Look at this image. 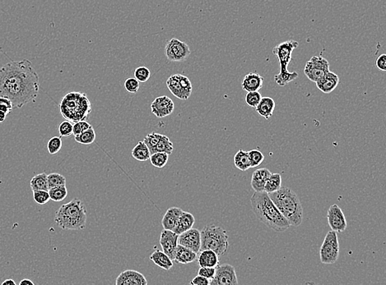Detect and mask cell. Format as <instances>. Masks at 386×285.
<instances>
[{
  "mask_svg": "<svg viewBox=\"0 0 386 285\" xmlns=\"http://www.w3.org/2000/svg\"><path fill=\"white\" fill-rule=\"evenodd\" d=\"M39 88V76L30 60L11 61L0 68V96L9 98L14 108L35 102Z\"/></svg>",
  "mask_w": 386,
  "mask_h": 285,
  "instance_id": "obj_1",
  "label": "cell"
},
{
  "mask_svg": "<svg viewBox=\"0 0 386 285\" xmlns=\"http://www.w3.org/2000/svg\"><path fill=\"white\" fill-rule=\"evenodd\" d=\"M251 208L255 216L268 228L276 232H284L290 224L271 200L266 192H254L250 198Z\"/></svg>",
  "mask_w": 386,
  "mask_h": 285,
  "instance_id": "obj_2",
  "label": "cell"
},
{
  "mask_svg": "<svg viewBox=\"0 0 386 285\" xmlns=\"http://www.w3.org/2000/svg\"><path fill=\"white\" fill-rule=\"evenodd\" d=\"M268 196L290 226H301L303 220V208L295 192L289 188H281Z\"/></svg>",
  "mask_w": 386,
  "mask_h": 285,
  "instance_id": "obj_3",
  "label": "cell"
},
{
  "mask_svg": "<svg viewBox=\"0 0 386 285\" xmlns=\"http://www.w3.org/2000/svg\"><path fill=\"white\" fill-rule=\"evenodd\" d=\"M87 220L88 214L85 206L78 198L61 206L55 216L56 226L65 230H84Z\"/></svg>",
  "mask_w": 386,
  "mask_h": 285,
  "instance_id": "obj_4",
  "label": "cell"
},
{
  "mask_svg": "<svg viewBox=\"0 0 386 285\" xmlns=\"http://www.w3.org/2000/svg\"><path fill=\"white\" fill-rule=\"evenodd\" d=\"M92 110L90 100L83 92H70L63 97L60 104V111L63 118L74 124L88 120Z\"/></svg>",
  "mask_w": 386,
  "mask_h": 285,
  "instance_id": "obj_5",
  "label": "cell"
},
{
  "mask_svg": "<svg viewBox=\"0 0 386 285\" xmlns=\"http://www.w3.org/2000/svg\"><path fill=\"white\" fill-rule=\"evenodd\" d=\"M201 234V250H212L217 255H225L229 246V237L227 231L214 224L206 226Z\"/></svg>",
  "mask_w": 386,
  "mask_h": 285,
  "instance_id": "obj_6",
  "label": "cell"
},
{
  "mask_svg": "<svg viewBox=\"0 0 386 285\" xmlns=\"http://www.w3.org/2000/svg\"><path fill=\"white\" fill-rule=\"evenodd\" d=\"M339 256V244L337 232L331 230L327 232L321 248L319 249V258L323 264H332L338 260Z\"/></svg>",
  "mask_w": 386,
  "mask_h": 285,
  "instance_id": "obj_7",
  "label": "cell"
},
{
  "mask_svg": "<svg viewBox=\"0 0 386 285\" xmlns=\"http://www.w3.org/2000/svg\"><path fill=\"white\" fill-rule=\"evenodd\" d=\"M167 86L174 96L181 100H187L192 94V83L182 74L171 75L167 79Z\"/></svg>",
  "mask_w": 386,
  "mask_h": 285,
  "instance_id": "obj_8",
  "label": "cell"
},
{
  "mask_svg": "<svg viewBox=\"0 0 386 285\" xmlns=\"http://www.w3.org/2000/svg\"><path fill=\"white\" fill-rule=\"evenodd\" d=\"M190 54L189 46L176 38L170 40L165 46V56L171 62H183L187 60Z\"/></svg>",
  "mask_w": 386,
  "mask_h": 285,
  "instance_id": "obj_9",
  "label": "cell"
},
{
  "mask_svg": "<svg viewBox=\"0 0 386 285\" xmlns=\"http://www.w3.org/2000/svg\"><path fill=\"white\" fill-rule=\"evenodd\" d=\"M329 70V62L322 56H313L306 64L304 74L313 82L321 78Z\"/></svg>",
  "mask_w": 386,
  "mask_h": 285,
  "instance_id": "obj_10",
  "label": "cell"
},
{
  "mask_svg": "<svg viewBox=\"0 0 386 285\" xmlns=\"http://www.w3.org/2000/svg\"><path fill=\"white\" fill-rule=\"evenodd\" d=\"M210 285H237V276L233 266L229 264H217L215 276L211 280Z\"/></svg>",
  "mask_w": 386,
  "mask_h": 285,
  "instance_id": "obj_11",
  "label": "cell"
},
{
  "mask_svg": "<svg viewBox=\"0 0 386 285\" xmlns=\"http://www.w3.org/2000/svg\"><path fill=\"white\" fill-rule=\"evenodd\" d=\"M299 46V43L295 40H287L276 46L273 48V53L278 58L280 65V72L287 71V68L292 58V52Z\"/></svg>",
  "mask_w": 386,
  "mask_h": 285,
  "instance_id": "obj_12",
  "label": "cell"
},
{
  "mask_svg": "<svg viewBox=\"0 0 386 285\" xmlns=\"http://www.w3.org/2000/svg\"><path fill=\"white\" fill-rule=\"evenodd\" d=\"M326 218L331 230L337 234L344 232L347 228V220L342 209L337 204H333L328 208Z\"/></svg>",
  "mask_w": 386,
  "mask_h": 285,
  "instance_id": "obj_13",
  "label": "cell"
},
{
  "mask_svg": "<svg viewBox=\"0 0 386 285\" xmlns=\"http://www.w3.org/2000/svg\"><path fill=\"white\" fill-rule=\"evenodd\" d=\"M178 244L192 250L194 252L199 253L201 248V234L197 228L190 230L179 235Z\"/></svg>",
  "mask_w": 386,
  "mask_h": 285,
  "instance_id": "obj_14",
  "label": "cell"
},
{
  "mask_svg": "<svg viewBox=\"0 0 386 285\" xmlns=\"http://www.w3.org/2000/svg\"><path fill=\"white\" fill-rule=\"evenodd\" d=\"M174 108H175V104L173 100L167 96L157 97L153 100V103L151 104L152 113L159 118L171 115L173 113Z\"/></svg>",
  "mask_w": 386,
  "mask_h": 285,
  "instance_id": "obj_15",
  "label": "cell"
},
{
  "mask_svg": "<svg viewBox=\"0 0 386 285\" xmlns=\"http://www.w3.org/2000/svg\"><path fill=\"white\" fill-rule=\"evenodd\" d=\"M179 235L172 230H163L160 235L159 242L162 251L173 260L176 248L178 246Z\"/></svg>",
  "mask_w": 386,
  "mask_h": 285,
  "instance_id": "obj_16",
  "label": "cell"
},
{
  "mask_svg": "<svg viewBox=\"0 0 386 285\" xmlns=\"http://www.w3.org/2000/svg\"><path fill=\"white\" fill-rule=\"evenodd\" d=\"M116 285H147L148 280L144 274L134 270L121 272L116 278Z\"/></svg>",
  "mask_w": 386,
  "mask_h": 285,
  "instance_id": "obj_17",
  "label": "cell"
},
{
  "mask_svg": "<svg viewBox=\"0 0 386 285\" xmlns=\"http://www.w3.org/2000/svg\"><path fill=\"white\" fill-rule=\"evenodd\" d=\"M316 86L320 92L324 94H329L335 90L339 84V78L337 74L328 71L326 72L321 78L315 82Z\"/></svg>",
  "mask_w": 386,
  "mask_h": 285,
  "instance_id": "obj_18",
  "label": "cell"
},
{
  "mask_svg": "<svg viewBox=\"0 0 386 285\" xmlns=\"http://www.w3.org/2000/svg\"><path fill=\"white\" fill-rule=\"evenodd\" d=\"M264 78L256 74V72H250L246 74L241 82V86L243 90L246 92H259L263 86Z\"/></svg>",
  "mask_w": 386,
  "mask_h": 285,
  "instance_id": "obj_19",
  "label": "cell"
},
{
  "mask_svg": "<svg viewBox=\"0 0 386 285\" xmlns=\"http://www.w3.org/2000/svg\"><path fill=\"white\" fill-rule=\"evenodd\" d=\"M272 172L268 168H258L253 172L251 178V186L254 192L264 191V186Z\"/></svg>",
  "mask_w": 386,
  "mask_h": 285,
  "instance_id": "obj_20",
  "label": "cell"
},
{
  "mask_svg": "<svg viewBox=\"0 0 386 285\" xmlns=\"http://www.w3.org/2000/svg\"><path fill=\"white\" fill-rule=\"evenodd\" d=\"M197 256L198 253L194 252L192 250L178 244L174 256L173 260L178 264H190L197 260Z\"/></svg>",
  "mask_w": 386,
  "mask_h": 285,
  "instance_id": "obj_21",
  "label": "cell"
},
{
  "mask_svg": "<svg viewBox=\"0 0 386 285\" xmlns=\"http://www.w3.org/2000/svg\"><path fill=\"white\" fill-rule=\"evenodd\" d=\"M183 210L179 207H171L165 213L162 218V224L164 230H172L176 227L179 217L181 216Z\"/></svg>",
  "mask_w": 386,
  "mask_h": 285,
  "instance_id": "obj_22",
  "label": "cell"
},
{
  "mask_svg": "<svg viewBox=\"0 0 386 285\" xmlns=\"http://www.w3.org/2000/svg\"><path fill=\"white\" fill-rule=\"evenodd\" d=\"M200 267H216L219 264V256L212 250H201L197 256Z\"/></svg>",
  "mask_w": 386,
  "mask_h": 285,
  "instance_id": "obj_23",
  "label": "cell"
},
{
  "mask_svg": "<svg viewBox=\"0 0 386 285\" xmlns=\"http://www.w3.org/2000/svg\"><path fill=\"white\" fill-rule=\"evenodd\" d=\"M274 110H275V102L270 97H262L259 104L255 107L257 113L266 120H269L273 116Z\"/></svg>",
  "mask_w": 386,
  "mask_h": 285,
  "instance_id": "obj_24",
  "label": "cell"
},
{
  "mask_svg": "<svg viewBox=\"0 0 386 285\" xmlns=\"http://www.w3.org/2000/svg\"><path fill=\"white\" fill-rule=\"evenodd\" d=\"M194 222H195V218L191 213L183 212L181 216L179 217L176 227L174 228L173 231L176 232V234H181L182 232L192 228Z\"/></svg>",
  "mask_w": 386,
  "mask_h": 285,
  "instance_id": "obj_25",
  "label": "cell"
},
{
  "mask_svg": "<svg viewBox=\"0 0 386 285\" xmlns=\"http://www.w3.org/2000/svg\"><path fill=\"white\" fill-rule=\"evenodd\" d=\"M150 260L156 266L165 270H169L171 269V267L173 266V262L171 258L164 252L160 251V250H156L151 254Z\"/></svg>",
  "mask_w": 386,
  "mask_h": 285,
  "instance_id": "obj_26",
  "label": "cell"
},
{
  "mask_svg": "<svg viewBox=\"0 0 386 285\" xmlns=\"http://www.w3.org/2000/svg\"><path fill=\"white\" fill-rule=\"evenodd\" d=\"M132 156L136 160L140 162L149 160L151 156L150 150L144 140L139 142L134 149L132 150Z\"/></svg>",
  "mask_w": 386,
  "mask_h": 285,
  "instance_id": "obj_27",
  "label": "cell"
},
{
  "mask_svg": "<svg viewBox=\"0 0 386 285\" xmlns=\"http://www.w3.org/2000/svg\"><path fill=\"white\" fill-rule=\"evenodd\" d=\"M234 164L241 171H246L251 168L250 158L247 152L240 150L234 156Z\"/></svg>",
  "mask_w": 386,
  "mask_h": 285,
  "instance_id": "obj_28",
  "label": "cell"
},
{
  "mask_svg": "<svg viewBox=\"0 0 386 285\" xmlns=\"http://www.w3.org/2000/svg\"><path fill=\"white\" fill-rule=\"evenodd\" d=\"M173 143L171 142L170 138L164 134H161L159 140H157V144L151 152V154H153L155 152H165L170 156L173 152Z\"/></svg>",
  "mask_w": 386,
  "mask_h": 285,
  "instance_id": "obj_29",
  "label": "cell"
},
{
  "mask_svg": "<svg viewBox=\"0 0 386 285\" xmlns=\"http://www.w3.org/2000/svg\"><path fill=\"white\" fill-rule=\"evenodd\" d=\"M282 188V177L280 174H271L264 186V192L267 194H272L278 191Z\"/></svg>",
  "mask_w": 386,
  "mask_h": 285,
  "instance_id": "obj_30",
  "label": "cell"
},
{
  "mask_svg": "<svg viewBox=\"0 0 386 285\" xmlns=\"http://www.w3.org/2000/svg\"><path fill=\"white\" fill-rule=\"evenodd\" d=\"M31 188L33 191L36 190H46L48 191V181H47V174L46 172H42L36 175L31 180Z\"/></svg>",
  "mask_w": 386,
  "mask_h": 285,
  "instance_id": "obj_31",
  "label": "cell"
},
{
  "mask_svg": "<svg viewBox=\"0 0 386 285\" xmlns=\"http://www.w3.org/2000/svg\"><path fill=\"white\" fill-rule=\"evenodd\" d=\"M95 140L96 132L93 126H91L88 130H86L84 132L75 136V140L82 145H91L95 142Z\"/></svg>",
  "mask_w": 386,
  "mask_h": 285,
  "instance_id": "obj_32",
  "label": "cell"
},
{
  "mask_svg": "<svg viewBox=\"0 0 386 285\" xmlns=\"http://www.w3.org/2000/svg\"><path fill=\"white\" fill-rule=\"evenodd\" d=\"M298 78V74L296 72H289L288 70L285 72H280L279 74H277L274 76V80L276 83L280 86H285L288 83Z\"/></svg>",
  "mask_w": 386,
  "mask_h": 285,
  "instance_id": "obj_33",
  "label": "cell"
},
{
  "mask_svg": "<svg viewBox=\"0 0 386 285\" xmlns=\"http://www.w3.org/2000/svg\"><path fill=\"white\" fill-rule=\"evenodd\" d=\"M48 192L51 200L56 202H62V200H65V198H67L68 189L66 188V185L55 186V188L49 189Z\"/></svg>",
  "mask_w": 386,
  "mask_h": 285,
  "instance_id": "obj_34",
  "label": "cell"
},
{
  "mask_svg": "<svg viewBox=\"0 0 386 285\" xmlns=\"http://www.w3.org/2000/svg\"><path fill=\"white\" fill-rule=\"evenodd\" d=\"M169 160V154L165 152H155L153 154H151L150 160L151 164L154 167L158 168H162L167 166Z\"/></svg>",
  "mask_w": 386,
  "mask_h": 285,
  "instance_id": "obj_35",
  "label": "cell"
},
{
  "mask_svg": "<svg viewBox=\"0 0 386 285\" xmlns=\"http://www.w3.org/2000/svg\"><path fill=\"white\" fill-rule=\"evenodd\" d=\"M47 181H48L49 189L55 188V186L66 185V178L58 172H52L47 175Z\"/></svg>",
  "mask_w": 386,
  "mask_h": 285,
  "instance_id": "obj_36",
  "label": "cell"
},
{
  "mask_svg": "<svg viewBox=\"0 0 386 285\" xmlns=\"http://www.w3.org/2000/svg\"><path fill=\"white\" fill-rule=\"evenodd\" d=\"M248 154H249L251 168L258 167L264 162V154L259 150H252L250 152H248Z\"/></svg>",
  "mask_w": 386,
  "mask_h": 285,
  "instance_id": "obj_37",
  "label": "cell"
},
{
  "mask_svg": "<svg viewBox=\"0 0 386 285\" xmlns=\"http://www.w3.org/2000/svg\"><path fill=\"white\" fill-rule=\"evenodd\" d=\"M62 140L61 136H54L48 140L47 143V149L51 154H56L61 150L62 148Z\"/></svg>",
  "mask_w": 386,
  "mask_h": 285,
  "instance_id": "obj_38",
  "label": "cell"
},
{
  "mask_svg": "<svg viewBox=\"0 0 386 285\" xmlns=\"http://www.w3.org/2000/svg\"><path fill=\"white\" fill-rule=\"evenodd\" d=\"M33 192V199L39 205H45L50 202L51 198L48 191L46 190H36Z\"/></svg>",
  "mask_w": 386,
  "mask_h": 285,
  "instance_id": "obj_39",
  "label": "cell"
},
{
  "mask_svg": "<svg viewBox=\"0 0 386 285\" xmlns=\"http://www.w3.org/2000/svg\"><path fill=\"white\" fill-rule=\"evenodd\" d=\"M151 72L147 67L137 68L134 71V78L139 80V82H146L150 78Z\"/></svg>",
  "mask_w": 386,
  "mask_h": 285,
  "instance_id": "obj_40",
  "label": "cell"
},
{
  "mask_svg": "<svg viewBox=\"0 0 386 285\" xmlns=\"http://www.w3.org/2000/svg\"><path fill=\"white\" fill-rule=\"evenodd\" d=\"M261 94L259 92H247V94L245 96V102L248 106L252 108H255L261 100Z\"/></svg>",
  "mask_w": 386,
  "mask_h": 285,
  "instance_id": "obj_41",
  "label": "cell"
},
{
  "mask_svg": "<svg viewBox=\"0 0 386 285\" xmlns=\"http://www.w3.org/2000/svg\"><path fill=\"white\" fill-rule=\"evenodd\" d=\"M125 90L132 94H136L140 88V82L135 78H130L125 80Z\"/></svg>",
  "mask_w": 386,
  "mask_h": 285,
  "instance_id": "obj_42",
  "label": "cell"
},
{
  "mask_svg": "<svg viewBox=\"0 0 386 285\" xmlns=\"http://www.w3.org/2000/svg\"><path fill=\"white\" fill-rule=\"evenodd\" d=\"M73 124L70 121H64L59 125V134L63 138H68L73 134Z\"/></svg>",
  "mask_w": 386,
  "mask_h": 285,
  "instance_id": "obj_43",
  "label": "cell"
},
{
  "mask_svg": "<svg viewBox=\"0 0 386 285\" xmlns=\"http://www.w3.org/2000/svg\"><path fill=\"white\" fill-rule=\"evenodd\" d=\"M92 125L85 120V121H79V122H74L73 125V134L74 136L79 135V134L84 132L86 130H88Z\"/></svg>",
  "mask_w": 386,
  "mask_h": 285,
  "instance_id": "obj_44",
  "label": "cell"
},
{
  "mask_svg": "<svg viewBox=\"0 0 386 285\" xmlns=\"http://www.w3.org/2000/svg\"><path fill=\"white\" fill-rule=\"evenodd\" d=\"M14 110L12 102L7 97L0 96V111L6 114L11 113Z\"/></svg>",
  "mask_w": 386,
  "mask_h": 285,
  "instance_id": "obj_45",
  "label": "cell"
},
{
  "mask_svg": "<svg viewBox=\"0 0 386 285\" xmlns=\"http://www.w3.org/2000/svg\"><path fill=\"white\" fill-rule=\"evenodd\" d=\"M215 272L216 267H200L198 274L211 280L215 276Z\"/></svg>",
  "mask_w": 386,
  "mask_h": 285,
  "instance_id": "obj_46",
  "label": "cell"
},
{
  "mask_svg": "<svg viewBox=\"0 0 386 285\" xmlns=\"http://www.w3.org/2000/svg\"><path fill=\"white\" fill-rule=\"evenodd\" d=\"M209 284H210L209 280L204 278L203 276H199V274L190 281V284L192 285H209Z\"/></svg>",
  "mask_w": 386,
  "mask_h": 285,
  "instance_id": "obj_47",
  "label": "cell"
},
{
  "mask_svg": "<svg viewBox=\"0 0 386 285\" xmlns=\"http://www.w3.org/2000/svg\"><path fill=\"white\" fill-rule=\"evenodd\" d=\"M375 64L376 67L381 70V71H385L386 70V56L384 54L379 56L377 58L376 61H375Z\"/></svg>",
  "mask_w": 386,
  "mask_h": 285,
  "instance_id": "obj_48",
  "label": "cell"
},
{
  "mask_svg": "<svg viewBox=\"0 0 386 285\" xmlns=\"http://www.w3.org/2000/svg\"><path fill=\"white\" fill-rule=\"evenodd\" d=\"M19 284L20 285H34V283H33V281L31 280H29V278H24V280H23L19 283Z\"/></svg>",
  "mask_w": 386,
  "mask_h": 285,
  "instance_id": "obj_49",
  "label": "cell"
},
{
  "mask_svg": "<svg viewBox=\"0 0 386 285\" xmlns=\"http://www.w3.org/2000/svg\"><path fill=\"white\" fill-rule=\"evenodd\" d=\"M2 285H16V282L12 278H8L3 282Z\"/></svg>",
  "mask_w": 386,
  "mask_h": 285,
  "instance_id": "obj_50",
  "label": "cell"
},
{
  "mask_svg": "<svg viewBox=\"0 0 386 285\" xmlns=\"http://www.w3.org/2000/svg\"><path fill=\"white\" fill-rule=\"evenodd\" d=\"M6 117H7V114H6L5 113H4V112H2V111H0V124L5 121Z\"/></svg>",
  "mask_w": 386,
  "mask_h": 285,
  "instance_id": "obj_51",
  "label": "cell"
}]
</instances>
